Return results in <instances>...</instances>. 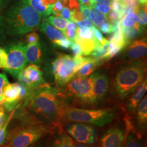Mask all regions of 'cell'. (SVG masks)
I'll list each match as a JSON object with an SVG mask.
<instances>
[{"instance_id": "6da1fadb", "label": "cell", "mask_w": 147, "mask_h": 147, "mask_svg": "<svg viewBox=\"0 0 147 147\" xmlns=\"http://www.w3.org/2000/svg\"><path fill=\"white\" fill-rule=\"evenodd\" d=\"M59 90L50 86L34 89L26 107L50 121L64 116L65 107L59 98Z\"/></svg>"}, {"instance_id": "7a4b0ae2", "label": "cell", "mask_w": 147, "mask_h": 147, "mask_svg": "<svg viewBox=\"0 0 147 147\" xmlns=\"http://www.w3.org/2000/svg\"><path fill=\"white\" fill-rule=\"evenodd\" d=\"M42 17L26 0H20L8 11L5 16L7 32L12 35H21L33 31L40 26Z\"/></svg>"}, {"instance_id": "3957f363", "label": "cell", "mask_w": 147, "mask_h": 147, "mask_svg": "<svg viewBox=\"0 0 147 147\" xmlns=\"http://www.w3.org/2000/svg\"><path fill=\"white\" fill-rule=\"evenodd\" d=\"M146 70V64L141 61L121 69L114 80V94L121 99L132 94L145 79Z\"/></svg>"}, {"instance_id": "277c9868", "label": "cell", "mask_w": 147, "mask_h": 147, "mask_svg": "<svg viewBox=\"0 0 147 147\" xmlns=\"http://www.w3.org/2000/svg\"><path fill=\"white\" fill-rule=\"evenodd\" d=\"M50 127L39 122L17 126L7 136L1 147H27L47 135Z\"/></svg>"}, {"instance_id": "5b68a950", "label": "cell", "mask_w": 147, "mask_h": 147, "mask_svg": "<svg viewBox=\"0 0 147 147\" xmlns=\"http://www.w3.org/2000/svg\"><path fill=\"white\" fill-rule=\"evenodd\" d=\"M89 58L82 56L71 57L65 54L58 55L53 63V73L56 84L59 87L65 86L74 78L80 67Z\"/></svg>"}, {"instance_id": "8992f818", "label": "cell", "mask_w": 147, "mask_h": 147, "mask_svg": "<svg viewBox=\"0 0 147 147\" xmlns=\"http://www.w3.org/2000/svg\"><path fill=\"white\" fill-rule=\"evenodd\" d=\"M64 116L68 120L76 123L91 124L97 126H105L113 120L115 112L111 109H86L67 107Z\"/></svg>"}, {"instance_id": "52a82bcc", "label": "cell", "mask_w": 147, "mask_h": 147, "mask_svg": "<svg viewBox=\"0 0 147 147\" xmlns=\"http://www.w3.org/2000/svg\"><path fill=\"white\" fill-rule=\"evenodd\" d=\"M64 87L62 92L59 91L61 97L74 96L86 102H95L93 83L90 76L74 78Z\"/></svg>"}, {"instance_id": "ba28073f", "label": "cell", "mask_w": 147, "mask_h": 147, "mask_svg": "<svg viewBox=\"0 0 147 147\" xmlns=\"http://www.w3.org/2000/svg\"><path fill=\"white\" fill-rule=\"evenodd\" d=\"M26 47L22 42L14 44L8 49L7 53V58L5 69L16 78H18L26 64Z\"/></svg>"}, {"instance_id": "9c48e42d", "label": "cell", "mask_w": 147, "mask_h": 147, "mask_svg": "<svg viewBox=\"0 0 147 147\" xmlns=\"http://www.w3.org/2000/svg\"><path fill=\"white\" fill-rule=\"evenodd\" d=\"M19 82L32 89H37L49 86L42 76L39 67L31 64L23 69L18 76Z\"/></svg>"}, {"instance_id": "30bf717a", "label": "cell", "mask_w": 147, "mask_h": 147, "mask_svg": "<svg viewBox=\"0 0 147 147\" xmlns=\"http://www.w3.org/2000/svg\"><path fill=\"white\" fill-rule=\"evenodd\" d=\"M69 135L76 142L81 144L94 143L96 137V132L90 125L82 123H76L70 125L67 129Z\"/></svg>"}, {"instance_id": "8fae6325", "label": "cell", "mask_w": 147, "mask_h": 147, "mask_svg": "<svg viewBox=\"0 0 147 147\" xmlns=\"http://www.w3.org/2000/svg\"><path fill=\"white\" fill-rule=\"evenodd\" d=\"M122 60L125 62H136L144 59L147 55V38L135 40L127 43L125 46Z\"/></svg>"}, {"instance_id": "7c38bea8", "label": "cell", "mask_w": 147, "mask_h": 147, "mask_svg": "<svg viewBox=\"0 0 147 147\" xmlns=\"http://www.w3.org/2000/svg\"><path fill=\"white\" fill-rule=\"evenodd\" d=\"M5 109L11 112L14 109L24 105V101L20 95L19 83L8 84H7L3 91L2 100L1 102Z\"/></svg>"}, {"instance_id": "4fadbf2b", "label": "cell", "mask_w": 147, "mask_h": 147, "mask_svg": "<svg viewBox=\"0 0 147 147\" xmlns=\"http://www.w3.org/2000/svg\"><path fill=\"white\" fill-rule=\"evenodd\" d=\"M93 83L95 102L101 100L109 89L110 82L108 76L105 74L96 73L90 76Z\"/></svg>"}, {"instance_id": "5bb4252c", "label": "cell", "mask_w": 147, "mask_h": 147, "mask_svg": "<svg viewBox=\"0 0 147 147\" xmlns=\"http://www.w3.org/2000/svg\"><path fill=\"white\" fill-rule=\"evenodd\" d=\"M124 140V131L120 128L113 127L101 137L100 147H122Z\"/></svg>"}, {"instance_id": "9a60e30c", "label": "cell", "mask_w": 147, "mask_h": 147, "mask_svg": "<svg viewBox=\"0 0 147 147\" xmlns=\"http://www.w3.org/2000/svg\"><path fill=\"white\" fill-rule=\"evenodd\" d=\"M39 28L40 31L44 33L56 46H57L59 42L66 38L56 28L44 20Z\"/></svg>"}, {"instance_id": "2e32d148", "label": "cell", "mask_w": 147, "mask_h": 147, "mask_svg": "<svg viewBox=\"0 0 147 147\" xmlns=\"http://www.w3.org/2000/svg\"><path fill=\"white\" fill-rule=\"evenodd\" d=\"M147 90V79H144L133 92L131 97L129 100L127 107L128 110L130 112H133L136 110L137 106L143 98Z\"/></svg>"}, {"instance_id": "e0dca14e", "label": "cell", "mask_w": 147, "mask_h": 147, "mask_svg": "<svg viewBox=\"0 0 147 147\" xmlns=\"http://www.w3.org/2000/svg\"><path fill=\"white\" fill-rule=\"evenodd\" d=\"M27 62L36 64L42 60V53L40 45L39 42L33 44H27L25 49Z\"/></svg>"}, {"instance_id": "ac0fdd59", "label": "cell", "mask_w": 147, "mask_h": 147, "mask_svg": "<svg viewBox=\"0 0 147 147\" xmlns=\"http://www.w3.org/2000/svg\"><path fill=\"white\" fill-rule=\"evenodd\" d=\"M121 30L124 40L127 44L140 37L144 32L145 27L140 25L137 22L132 26L121 28Z\"/></svg>"}, {"instance_id": "d6986e66", "label": "cell", "mask_w": 147, "mask_h": 147, "mask_svg": "<svg viewBox=\"0 0 147 147\" xmlns=\"http://www.w3.org/2000/svg\"><path fill=\"white\" fill-rule=\"evenodd\" d=\"M98 58H91L84 63L78 70L74 78H87L93 73L100 64Z\"/></svg>"}, {"instance_id": "ffe728a7", "label": "cell", "mask_w": 147, "mask_h": 147, "mask_svg": "<svg viewBox=\"0 0 147 147\" xmlns=\"http://www.w3.org/2000/svg\"><path fill=\"white\" fill-rule=\"evenodd\" d=\"M26 1L42 18H47L51 14L53 5H44L42 0H26Z\"/></svg>"}, {"instance_id": "44dd1931", "label": "cell", "mask_w": 147, "mask_h": 147, "mask_svg": "<svg viewBox=\"0 0 147 147\" xmlns=\"http://www.w3.org/2000/svg\"><path fill=\"white\" fill-rule=\"evenodd\" d=\"M136 119L138 125L144 128L147 123V96L145 95L139 102L136 108Z\"/></svg>"}, {"instance_id": "7402d4cb", "label": "cell", "mask_w": 147, "mask_h": 147, "mask_svg": "<svg viewBox=\"0 0 147 147\" xmlns=\"http://www.w3.org/2000/svg\"><path fill=\"white\" fill-rule=\"evenodd\" d=\"M74 42L79 44L81 47L83 55L88 56L91 55L96 49V43L94 38L93 39H84L76 36Z\"/></svg>"}, {"instance_id": "603a6c76", "label": "cell", "mask_w": 147, "mask_h": 147, "mask_svg": "<svg viewBox=\"0 0 147 147\" xmlns=\"http://www.w3.org/2000/svg\"><path fill=\"white\" fill-rule=\"evenodd\" d=\"M44 21L53 25L63 33L68 25L69 20L61 17L50 16L46 18Z\"/></svg>"}, {"instance_id": "cb8c5ba5", "label": "cell", "mask_w": 147, "mask_h": 147, "mask_svg": "<svg viewBox=\"0 0 147 147\" xmlns=\"http://www.w3.org/2000/svg\"><path fill=\"white\" fill-rule=\"evenodd\" d=\"M89 19L98 27H99L102 24L107 21L106 16L92 6L90 8Z\"/></svg>"}, {"instance_id": "d4e9b609", "label": "cell", "mask_w": 147, "mask_h": 147, "mask_svg": "<svg viewBox=\"0 0 147 147\" xmlns=\"http://www.w3.org/2000/svg\"><path fill=\"white\" fill-rule=\"evenodd\" d=\"M138 16L137 13L132 12L124 16L119 21L121 28L130 27L138 22Z\"/></svg>"}, {"instance_id": "484cf974", "label": "cell", "mask_w": 147, "mask_h": 147, "mask_svg": "<svg viewBox=\"0 0 147 147\" xmlns=\"http://www.w3.org/2000/svg\"><path fill=\"white\" fill-rule=\"evenodd\" d=\"M53 147H75V144L70 136L64 134L55 140Z\"/></svg>"}, {"instance_id": "4316f807", "label": "cell", "mask_w": 147, "mask_h": 147, "mask_svg": "<svg viewBox=\"0 0 147 147\" xmlns=\"http://www.w3.org/2000/svg\"><path fill=\"white\" fill-rule=\"evenodd\" d=\"M77 25L73 21H69L68 26L63 31V33L67 39L74 42L77 36Z\"/></svg>"}, {"instance_id": "83f0119b", "label": "cell", "mask_w": 147, "mask_h": 147, "mask_svg": "<svg viewBox=\"0 0 147 147\" xmlns=\"http://www.w3.org/2000/svg\"><path fill=\"white\" fill-rule=\"evenodd\" d=\"M15 110H13L11 112V114L8 118V119L5 121L3 125L0 127V147H1L5 142L6 137L7 136V126L8 125L10 121L14 117Z\"/></svg>"}, {"instance_id": "f1b7e54d", "label": "cell", "mask_w": 147, "mask_h": 147, "mask_svg": "<svg viewBox=\"0 0 147 147\" xmlns=\"http://www.w3.org/2000/svg\"><path fill=\"white\" fill-rule=\"evenodd\" d=\"M137 13L138 16V24L145 27L147 23V4L141 5Z\"/></svg>"}, {"instance_id": "f546056e", "label": "cell", "mask_w": 147, "mask_h": 147, "mask_svg": "<svg viewBox=\"0 0 147 147\" xmlns=\"http://www.w3.org/2000/svg\"><path fill=\"white\" fill-rule=\"evenodd\" d=\"M125 47L124 45H116L112 49L108 50V51L100 59H105V60H109L113 56H115L118 53H119L121 50L124 49Z\"/></svg>"}, {"instance_id": "4dcf8cb0", "label": "cell", "mask_w": 147, "mask_h": 147, "mask_svg": "<svg viewBox=\"0 0 147 147\" xmlns=\"http://www.w3.org/2000/svg\"><path fill=\"white\" fill-rule=\"evenodd\" d=\"M9 84L8 79L5 74H0V104L3 97V91L5 86Z\"/></svg>"}, {"instance_id": "1f68e13d", "label": "cell", "mask_w": 147, "mask_h": 147, "mask_svg": "<svg viewBox=\"0 0 147 147\" xmlns=\"http://www.w3.org/2000/svg\"><path fill=\"white\" fill-rule=\"evenodd\" d=\"M125 147H142V146L136 138L131 135L127 138Z\"/></svg>"}, {"instance_id": "d6a6232c", "label": "cell", "mask_w": 147, "mask_h": 147, "mask_svg": "<svg viewBox=\"0 0 147 147\" xmlns=\"http://www.w3.org/2000/svg\"><path fill=\"white\" fill-rule=\"evenodd\" d=\"M106 20H108L110 24L116 22L117 21H120L119 15L115 11L111 10L106 15Z\"/></svg>"}, {"instance_id": "836d02e7", "label": "cell", "mask_w": 147, "mask_h": 147, "mask_svg": "<svg viewBox=\"0 0 147 147\" xmlns=\"http://www.w3.org/2000/svg\"><path fill=\"white\" fill-rule=\"evenodd\" d=\"M72 53L73 54L74 57L75 56H80L83 55V51L81 47L79 44L75 42H73L71 45L70 47Z\"/></svg>"}, {"instance_id": "e575fe53", "label": "cell", "mask_w": 147, "mask_h": 147, "mask_svg": "<svg viewBox=\"0 0 147 147\" xmlns=\"http://www.w3.org/2000/svg\"><path fill=\"white\" fill-rule=\"evenodd\" d=\"M85 19L82 13L79 11H71V20L73 22L82 21Z\"/></svg>"}, {"instance_id": "d590c367", "label": "cell", "mask_w": 147, "mask_h": 147, "mask_svg": "<svg viewBox=\"0 0 147 147\" xmlns=\"http://www.w3.org/2000/svg\"><path fill=\"white\" fill-rule=\"evenodd\" d=\"M100 31L105 34H111L113 33V30L112 25L109 22H105L102 24L99 27Z\"/></svg>"}, {"instance_id": "8d00e7d4", "label": "cell", "mask_w": 147, "mask_h": 147, "mask_svg": "<svg viewBox=\"0 0 147 147\" xmlns=\"http://www.w3.org/2000/svg\"><path fill=\"white\" fill-rule=\"evenodd\" d=\"M26 39L28 44H33L38 42L39 38L37 33L31 32L27 35Z\"/></svg>"}, {"instance_id": "74e56055", "label": "cell", "mask_w": 147, "mask_h": 147, "mask_svg": "<svg viewBox=\"0 0 147 147\" xmlns=\"http://www.w3.org/2000/svg\"><path fill=\"white\" fill-rule=\"evenodd\" d=\"M7 58V51L3 48L0 47V69H5Z\"/></svg>"}, {"instance_id": "f35d334b", "label": "cell", "mask_w": 147, "mask_h": 147, "mask_svg": "<svg viewBox=\"0 0 147 147\" xmlns=\"http://www.w3.org/2000/svg\"><path fill=\"white\" fill-rule=\"evenodd\" d=\"M68 5L71 11H79L80 8L79 0H69L68 2Z\"/></svg>"}, {"instance_id": "ab89813d", "label": "cell", "mask_w": 147, "mask_h": 147, "mask_svg": "<svg viewBox=\"0 0 147 147\" xmlns=\"http://www.w3.org/2000/svg\"><path fill=\"white\" fill-rule=\"evenodd\" d=\"M76 24L80 27H84V28H93L94 25H93L92 22L89 20V19H84L82 21L76 22Z\"/></svg>"}, {"instance_id": "60d3db41", "label": "cell", "mask_w": 147, "mask_h": 147, "mask_svg": "<svg viewBox=\"0 0 147 147\" xmlns=\"http://www.w3.org/2000/svg\"><path fill=\"white\" fill-rule=\"evenodd\" d=\"M95 9L100 11L102 14H103L104 16L106 15L111 10L112 8L111 6L110 5H100L94 7Z\"/></svg>"}, {"instance_id": "b9f144b4", "label": "cell", "mask_w": 147, "mask_h": 147, "mask_svg": "<svg viewBox=\"0 0 147 147\" xmlns=\"http://www.w3.org/2000/svg\"><path fill=\"white\" fill-rule=\"evenodd\" d=\"M72 42H73L71 40H69L67 38H65V39H64L58 44L57 47L63 48L64 49H68L71 47Z\"/></svg>"}, {"instance_id": "7bdbcfd3", "label": "cell", "mask_w": 147, "mask_h": 147, "mask_svg": "<svg viewBox=\"0 0 147 147\" xmlns=\"http://www.w3.org/2000/svg\"><path fill=\"white\" fill-rule=\"evenodd\" d=\"M92 7V6H91ZM90 7H87L85 5H80L81 12L84 16L85 19H89V13Z\"/></svg>"}, {"instance_id": "ee69618b", "label": "cell", "mask_w": 147, "mask_h": 147, "mask_svg": "<svg viewBox=\"0 0 147 147\" xmlns=\"http://www.w3.org/2000/svg\"><path fill=\"white\" fill-rule=\"evenodd\" d=\"M61 17L67 20H71V11L67 7H64L61 12Z\"/></svg>"}, {"instance_id": "f6af8a7d", "label": "cell", "mask_w": 147, "mask_h": 147, "mask_svg": "<svg viewBox=\"0 0 147 147\" xmlns=\"http://www.w3.org/2000/svg\"><path fill=\"white\" fill-rule=\"evenodd\" d=\"M5 113L3 108L1 106L0 108V127L3 125L5 122Z\"/></svg>"}, {"instance_id": "bcb514c9", "label": "cell", "mask_w": 147, "mask_h": 147, "mask_svg": "<svg viewBox=\"0 0 147 147\" xmlns=\"http://www.w3.org/2000/svg\"><path fill=\"white\" fill-rule=\"evenodd\" d=\"M80 5H85L87 7H91L90 0H79Z\"/></svg>"}, {"instance_id": "7dc6e473", "label": "cell", "mask_w": 147, "mask_h": 147, "mask_svg": "<svg viewBox=\"0 0 147 147\" xmlns=\"http://www.w3.org/2000/svg\"><path fill=\"white\" fill-rule=\"evenodd\" d=\"M58 0H42V2L45 5H53Z\"/></svg>"}, {"instance_id": "c3c4849f", "label": "cell", "mask_w": 147, "mask_h": 147, "mask_svg": "<svg viewBox=\"0 0 147 147\" xmlns=\"http://www.w3.org/2000/svg\"><path fill=\"white\" fill-rule=\"evenodd\" d=\"M75 147H90L87 146V144H81V143H79L76 144L75 145Z\"/></svg>"}, {"instance_id": "681fc988", "label": "cell", "mask_w": 147, "mask_h": 147, "mask_svg": "<svg viewBox=\"0 0 147 147\" xmlns=\"http://www.w3.org/2000/svg\"><path fill=\"white\" fill-rule=\"evenodd\" d=\"M138 1L140 2V3L141 4V5L147 4V0H138Z\"/></svg>"}, {"instance_id": "f907efd6", "label": "cell", "mask_w": 147, "mask_h": 147, "mask_svg": "<svg viewBox=\"0 0 147 147\" xmlns=\"http://www.w3.org/2000/svg\"><path fill=\"white\" fill-rule=\"evenodd\" d=\"M100 1H101V0H90V3H91V5H92L93 4H94L95 3L98 2Z\"/></svg>"}, {"instance_id": "816d5d0a", "label": "cell", "mask_w": 147, "mask_h": 147, "mask_svg": "<svg viewBox=\"0 0 147 147\" xmlns=\"http://www.w3.org/2000/svg\"><path fill=\"white\" fill-rule=\"evenodd\" d=\"M5 0H0V8L4 5Z\"/></svg>"}, {"instance_id": "f5cc1de1", "label": "cell", "mask_w": 147, "mask_h": 147, "mask_svg": "<svg viewBox=\"0 0 147 147\" xmlns=\"http://www.w3.org/2000/svg\"><path fill=\"white\" fill-rule=\"evenodd\" d=\"M29 147V146H28V147Z\"/></svg>"}, {"instance_id": "db71d44e", "label": "cell", "mask_w": 147, "mask_h": 147, "mask_svg": "<svg viewBox=\"0 0 147 147\" xmlns=\"http://www.w3.org/2000/svg\"><path fill=\"white\" fill-rule=\"evenodd\" d=\"M1 105H0V108H1Z\"/></svg>"}]
</instances>
